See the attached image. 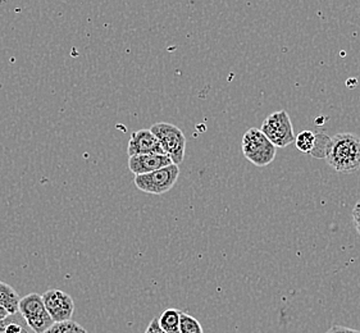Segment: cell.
<instances>
[{
	"instance_id": "4",
	"label": "cell",
	"mask_w": 360,
	"mask_h": 333,
	"mask_svg": "<svg viewBox=\"0 0 360 333\" xmlns=\"http://www.w3.org/2000/svg\"><path fill=\"white\" fill-rule=\"evenodd\" d=\"M179 177L180 168L176 164H171L150 174L135 176V186L146 194L163 195L172 190Z\"/></svg>"
},
{
	"instance_id": "14",
	"label": "cell",
	"mask_w": 360,
	"mask_h": 333,
	"mask_svg": "<svg viewBox=\"0 0 360 333\" xmlns=\"http://www.w3.org/2000/svg\"><path fill=\"white\" fill-rule=\"evenodd\" d=\"M180 333H204V331L198 319L188 313L181 312Z\"/></svg>"
},
{
	"instance_id": "12",
	"label": "cell",
	"mask_w": 360,
	"mask_h": 333,
	"mask_svg": "<svg viewBox=\"0 0 360 333\" xmlns=\"http://www.w3.org/2000/svg\"><path fill=\"white\" fill-rule=\"evenodd\" d=\"M180 311L177 309H167L159 317V326L166 333H174L180 331Z\"/></svg>"
},
{
	"instance_id": "9",
	"label": "cell",
	"mask_w": 360,
	"mask_h": 333,
	"mask_svg": "<svg viewBox=\"0 0 360 333\" xmlns=\"http://www.w3.org/2000/svg\"><path fill=\"white\" fill-rule=\"evenodd\" d=\"M173 164L172 160L167 155L160 154H145V155H135L129 158V168L131 172L139 174H146L162 169L165 166Z\"/></svg>"
},
{
	"instance_id": "2",
	"label": "cell",
	"mask_w": 360,
	"mask_h": 333,
	"mask_svg": "<svg viewBox=\"0 0 360 333\" xmlns=\"http://www.w3.org/2000/svg\"><path fill=\"white\" fill-rule=\"evenodd\" d=\"M150 131L158 138L162 150L172 160L173 164H181L184 162L186 150V138L184 132L177 126L167 122L153 124Z\"/></svg>"
},
{
	"instance_id": "7",
	"label": "cell",
	"mask_w": 360,
	"mask_h": 333,
	"mask_svg": "<svg viewBox=\"0 0 360 333\" xmlns=\"http://www.w3.org/2000/svg\"><path fill=\"white\" fill-rule=\"evenodd\" d=\"M44 306L54 323L71 320L75 313L72 297L62 290H48L41 295Z\"/></svg>"
},
{
	"instance_id": "15",
	"label": "cell",
	"mask_w": 360,
	"mask_h": 333,
	"mask_svg": "<svg viewBox=\"0 0 360 333\" xmlns=\"http://www.w3.org/2000/svg\"><path fill=\"white\" fill-rule=\"evenodd\" d=\"M45 333H89L84 327L71 320L54 323Z\"/></svg>"
},
{
	"instance_id": "13",
	"label": "cell",
	"mask_w": 360,
	"mask_h": 333,
	"mask_svg": "<svg viewBox=\"0 0 360 333\" xmlns=\"http://www.w3.org/2000/svg\"><path fill=\"white\" fill-rule=\"evenodd\" d=\"M317 143V136L313 131H302L295 136V145L297 150L304 152V154H311L314 150V146Z\"/></svg>"
},
{
	"instance_id": "18",
	"label": "cell",
	"mask_w": 360,
	"mask_h": 333,
	"mask_svg": "<svg viewBox=\"0 0 360 333\" xmlns=\"http://www.w3.org/2000/svg\"><path fill=\"white\" fill-rule=\"evenodd\" d=\"M326 333H360V331L354 328H347V327L333 326L328 329V332Z\"/></svg>"
},
{
	"instance_id": "20",
	"label": "cell",
	"mask_w": 360,
	"mask_h": 333,
	"mask_svg": "<svg viewBox=\"0 0 360 333\" xmlns=\"http://www.w3.org/2000/svg\"><path fill=\"white\" fill-rule=\"evenodd\" d=\"M174 333H180V331H179V332H174Z\"/></svg>"
},
{
	"instance_id": "8",
	"label": "cell",
	"mask_w": 360,
	"mask_h": 333,
	"mask_svg": "<svg viewBox=\"0 0 360 333\" xmlns=\"http://www.w3.org/2000/svg\"><path fill=\"white\" fill-rule=\"evenodd\" d=\"M127 152H129V158L135 155H145V154H160V155L165 154L162 150V146L159 144L158 138L154 136V133L150 130L135 131L131 135Z\"/></svg>"
},
{
	"instance_id": "10",
	"label": "cell",
	"mask_w": 360,
	"mask_h": 333,
	"mask_svg": "<svg viewBox=\"0 0 360 333\" xmlns=\"http://www.w3.org/2000/svg\"><path fill=\"white\" fill-rule=\"evenodd\" d=\"M20 300L21 297L11 285L0 281V306H3L12 315L18 313Z\"/></svg>"
},
{
	"instance_id": "17",
	"label": "cell",
	"mask_w": 360,
	"mask_h": 333,
	"mask_svg": "<svg viewBox=\"0 0 360 333\" xmlns=\"http://www.w3.org/2000/svg\"><path fill=\"white\" fill-rule=\"evenodd\" d=\"M145 333H166L160 326H159L158 318L153 319L152 322L149 323V326L146 328V332Z\"/></svg>"
},
{
	"instance_id": "16",
	"label": "cell",
	"mask_w": 360,
	"mask_h": 333,
	"mask_svg": "<svg viewBox=\"0 0 360 333\" xmlns=\"http://www.w3.org/2000/svg\"><path fill=\"white\" fill-rule=\"evenodd\" d=\"M353 219L354 225H355V228H356V232L360 235V200L356 203V205L354 207Z\"/></svg>"
},
{
	"instance_id": "6",
	"label": "cell",
	"mask_w": 360,
	"mask_h": 333,
	"mask_svg": "<svg viewBox=\"0 0 360 333\" xmlns=\"http://www.w3.org/2000/svg\"><path fill=\"white\" fill-rule=\"evenodd\" d=\"M18 313L34 333H45L54 325L44 306L41 295L37 294H29L22 297L18 304Z\"/></svg>"
},
{
	"instance_id": "3",
	"label": "cell",
	"mask_w": 360,
	"mask_h": 333,
	"mask_svg": "<svg viewBox=\"0 0 360 333\" xmlns=\"http://www.w3.org/2000/svg\"><path fill=\"white\" fill-rule=\"evenodd\" d=\"M243 152L254 166H266L276 158V146L264 136L260 129L252 127L244 133Z\"/></svg>"
},
{
	"instance_id": "1",
	"label": "cell",
	"mask_w": 360,
	"mask_h": 333,
	"mask_svg": "<svg viewBox=\"0 0 360 333\" xmlns=\"http://www.w3.org/2000/svg\"><path fill=\"white\" fill-rule=\"evenodd\" d=\"M328 166L341 174H353L360 168V138L354 133H338L331 138L324 155Z\"/></svg>"
},
{
	"instance_id": "19",
	"label": "cell",
	"mask_w": 360,
	"mask_h": 333,
	"mask_svg": "<svg viewBox=\"0 0 360 333\" xmlns=\"http://www.w3.org/2000/svg\"><path fill=\"white\" fill-rule=\"evenodd\" d=\"M9 315H11V314H9L3 306H0V320H4V319L9 317Z\"/></svg>"
},
{
	"instance_id": "5",
	"label": "cell",
	"mask_w": 360,
	"mask_h": 333,
	"mask_svg": "<svg viewBox=\"0 0 360 333\" xmlns=\"http://www.w3.org/2000/svg\"><path fill=\"white\" fill-rule=\"evenodd\" d=\"M260 131L276 148H286L295 143V132L286 110H278L266 117Z\"/></svg>"
},
{
	"instance_id": "11",
	"label": "cell",
	"mask_w": 360,
	"mask_h": 333,
	"mask_svg": "<svg viewBox=\"0 0 360 333\" xmlns=\"http://www.w3.org/2000/svg\"><path fill=\"white\" fill-rule=\"evenodd\" d=\"M0 333H34L20 313L0 320Z\"/></svg>"
}]
</instances>
